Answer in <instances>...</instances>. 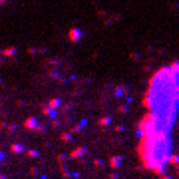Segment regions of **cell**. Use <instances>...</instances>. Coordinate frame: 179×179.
Listing matches in <instances>:
<instances>
[{
  "label": "cell",
  "mask_w": 179,
  "mask_h": 179,
  "mask_svg": "<svg viewBox=\"0 0 179 179\" xmlns=\"http://www.w3.org/2000/svg\"><path fill=\"white\" fill-rule=\"evenodd\" d=\"M147 104L151 106L147 159L149 165L161 167L169 159V129L179 108V64H171L155 72L147 90Z\"/></svg>",
  "instance_id": "cell-1"
}]
</instances>
